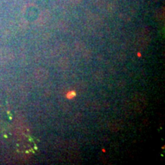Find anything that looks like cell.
I'll return each instance as SVG.
<instances>
[{"label":"cell","mask_w":165,"mask_h":165,"mask_svg":"<svg viewBox=\"0 0 165 165\" xmlns=\"http://www.w3.org/2000/svg\"><path fill=\"white\" fill-rule=\"evenodd\" d=\"M82 0H71L72 3L75 4V5H77V4H80L82 2Z\"/></svg>","instance_id":"cell-3"},{"label":"cell","mask_w":165,"mask_h":165,"mask_svg":"<svg viewBox=\"0 0 165 165\" xmlns=\"http://www.w3.org/2000/svg\"><path fill=\"white\" fill-rule=\"evenodd\" d=\"M51 13L48 10H44L43 12H41V13L39 15L38 21L40 24H46L51 19Z\"/></svg>","instance_id":"cell-1"},{"label":"cell","mask_w":165,"mask_h":165,"mask_svg":"<svg viewBox=\"0 0 165 165\" xmlns=\"http://www.w3.org/2000/svg\"><path fill=\"white\" fill-rule=\"evenodd\" d=\"M68 64H69V61L67 57H62L59 61V66L63 69H66L68 67Z\"/></svg>","instance_id":"cell-2"}]
</instances>
